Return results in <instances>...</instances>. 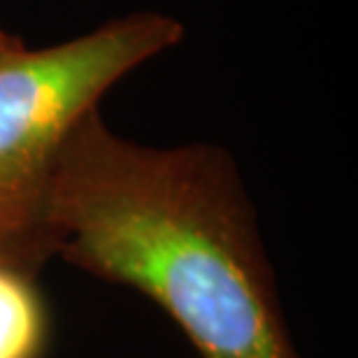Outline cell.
<instances>
[{
  "instance_id": "4",
  "label": "cell",
  "mask_w": 358,
  "mask_h": 358,
  "mask_svg": "<svg viewBox=\"0 0 358 358\" xmlns=\"http://www.w3.org/2000/svg\"><path fill=\"white\" fill-rule=\"evenodd\" d=\"M21 45H24V42H21L17 35H12V33H7L0 28V56L14 52V49H19Z\"/></svg>"
},
{
  "instance_id": "1",
  "label": "cell",
  "mask_w": 358,
  "mask_h": 358,
  "mask_svg": "<svg viewBox=\"0 0 358 358\" xmlns=\"http://www.w3.org/2000/svg\"><path fill=\"white\" fill-rule=\"evenodd\" d=\"M47 228L54 256L149 298L200 358H303L228 149L145 145L96 107L59 154Z\"/></svg>"
},
{
  "instance_id": "2",
  "label": "cell",
  "mask_w": 358,
  "mask_h": 358,
  "mask_svg": "<svg viewBox=\"0 0 358 358\" xmlns=\"http://www.w3.org/2000/svg\"><path fill=\"white\" fill-rule=\"evenodd\" d=\"M184 33L173 14L147 10L0 56V261L35 275L52 259L47 196L61 149L114 84Z\"/></svg>"
},
{
  "instance_id": "3",
  "label": "cell",
  "mask_w": 358,
  "mask_h": 358,
  "mask_svg": "<svg viewBox=\"0 0 358 358\" xmlns=\"http://www.w3.org/2000/svg\"><path fill=\"white\" fill-rule=\"evenodd\" d=\"M47 314L35 275L0 261V358H40Z\"/></svg>"
}]
</instances>
